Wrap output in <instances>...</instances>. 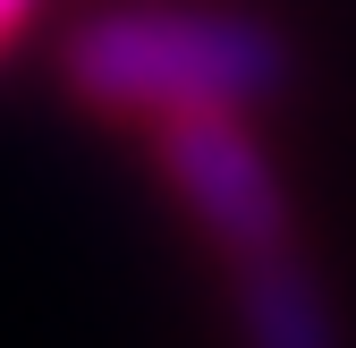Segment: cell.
<instances>
[{
  "label": "cell",
  "instance_id": "3",
  "mask_svg": "<svg viewBox=\"0 0 356 348\" xmlns=\"http://www.w3.org/2000/svg\"><path fill=\"white\" fill-rule=\"evenodd\" d=\"M229 272H238V348H348L331 297L297 264V246L229 264Z\"/></svg>",
  "mask_w": 356,
  "mask_h": 348
},
{
  "label": "cell",
  "instance_id": "4",
  "mask_svg": "<svg viewBox=\"0 0 356 348\" xmlns=\"http://www.w3.org/2000/svg\"><path fill=\"white\" fill-rule=\"evenodd\" d=\"M34 17H42V0H0V60L34 34Z\"/></svg>",
  "mask_w": 356,
  "mask_h": 348
},
{
  "label": "cell",
  "instance_id": "2",
  "mask_svg": "<svg viewBox=\"0 0 356 348\" xmlns=\"http://www.w3.org/2000/svg\"><path fill=\"white\" fill-rule=\"evenodd\" d=\"M161 179L187 204V221L229 255V264H254V255L297 246L289 221V179L280 161L263 153V136L246 127V111H204V119H161L153 127Z\"/></svg>",
  "mask_w": 356,
  "mask_h": 348
},
{
  "label": "cell",
  "instance_id": "1",
  "mask_svg": "<svg viewBox=\"0 0 356 348\" xmlns=\"http://www.w3.org/2000/svg\"><path fill=\"white\" fill-rule=\"evenodd\" d=\"M60 85L102 119H204L263 111L289 85V42L238 9H170L119 0L60 34Z\"/></svg>",
  "mask_w": 356,
  "mask_h": 348
}]
</instances>
